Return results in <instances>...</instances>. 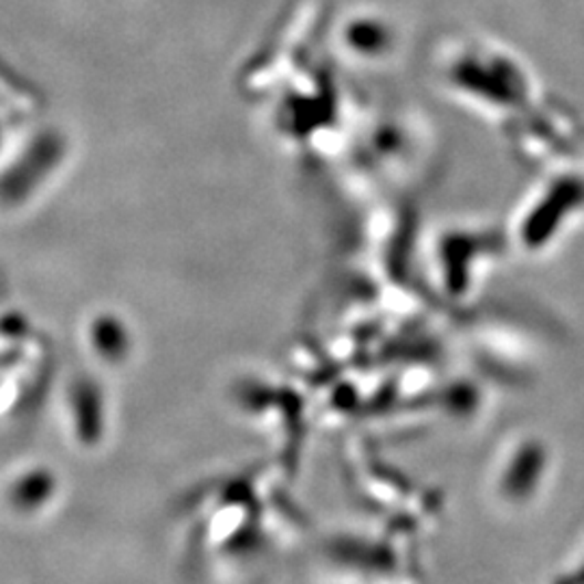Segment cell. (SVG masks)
Wrapping results in <instances>:
<instances>
[{"instance_id": "cell-1", "label": "cell", "mask_w": 584, "mask_h": 584, "mask_svg": "<svg viewBox=\"0 0 584 584\" xmlns=\"http://www.w3.org/2000/svg\"><path fill=\"white\" fill-rule=\"evenodd\" d=\"M545 468V452L539 444H524V448L513 457L507 489L511 496L518 498H529L535 491L541 474Z\"/></svg>"}]
</instances>
